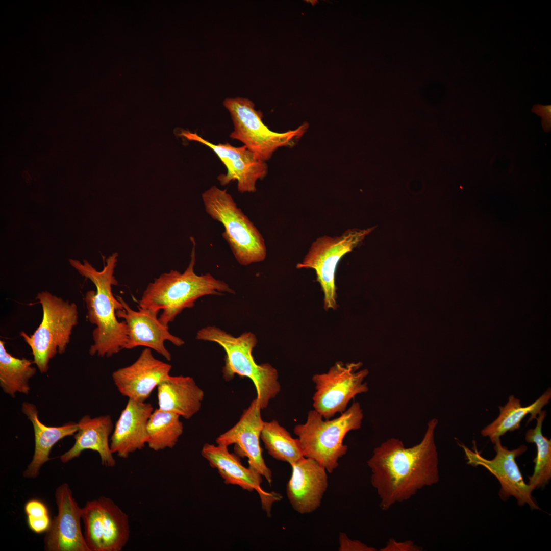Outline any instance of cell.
<instances>
[{
	"mask_svg": "<svg viewBox=\"0 0 551 551\" xmlns=\"http://www.w3.org/2000/svg\"><path fill=\"white\" fill-rule=\"evenodd\" d=\"M118 254L115 252L104 260L103 268L96 270L88 261L83 263L69 259L71 266L83 277L90 280L96 291L89 290L85 295L88 321L96 325L92 332L93 343L89 353L93 356L110 357L124 349L128 330L124 320H117L116 311L122 309L119 300L114 296L112 286L117 285L114 275Z\"/></svg>",
	"mask_w": 551,
	"mask_h": 551,
	"instance_id": "cell-2",
	"label": "cell"
},
{
	"mask_svg": "<svg viewBox=\"0 0 551 551\" xmlns=\"http://www.w3.org/2000/svg\"><path fill=\"white\" fill-rule=\"evenodd\" d=\"M458 444L464 452L467 464L473 467L482 466L497 479L500 486L498 495L503 500L512 496L519 506L527 505L531 510H541L532 495L533 490L525 482L516 461V458L527 450L525 445L509 449L502 444L500 438H498L493 443L494 457L487 459L478 450L475 442L471 449L460 442Z\"/></svg>",
	"mask_w": 551,
	"mask_h": 551,
	"instance_id": "cell-11",
	"label": "cell"
},
{
	"mask_svg": "<svg viewBox=\"0 0 551 551\" xmlns=\"http://www.w3.org/2000/svg\"><path fill=\"white\" fill-rule=\"evenodd\" d=\"M546 416V411L542 410L536 419L535 427L529 429L525 434V441L535 444L536 447L533 472L528 477L527 483L533 491L544 487L551 479V440L544 436L542 431Z\"/></svg>",
	"mask_w": 551,
	"mask_h": 551,
	"instance_id": "cell-28",
	"label": "cell"
},
{
	"mask_svg": "<svg viewBox=\"0 0 551 551\" xmlns=\"http://www.w3.org/2000/svg\"><path fill=\"white\" fill-rule=\"evenodd\" d=\"M36 299L42 308L41 322L31 335H20L30 346L33 362L41 373L47 372L49 362L57 353L63 354L70 342L74 327L78 323L76 304L43 291Z\"/></svg>",
	"mask_w": 551,
	"mask_h": 551,
	"instance_id": "cell-7",
	"label": "cell"
},
{
	"mask_svg": "<svg viewBox=\"0 0 551 551\" xmlns=\"http://www.w3.org/2000/svg\"><path fill=\"white\" fill-rule=\"evenodd\" d=\"M292 473L286 488L292 508L306 514L318 509L328 487L325 468L316 460L303 458L291 465Z\"/></svg>",
	"mask_w": 551,
	"mask_h": 551,
	"instance_id": "cell-17",
	"label": "cell"
},
{
	"mask_svg": "<svg viewBox=\"0 0 551 551\" xmlns=\"http://www.w3.org/2000/svg\"><path fill=\"white\" fill-rule=\"evenodd\" d=\"M196 338L215 342L223 348L226 353L223 378L229 381L237 374L249 378L262 410L280 392L277 370L269 363L258 364L254 360L252 352L257 339L253 333L246 332L235 337L215 326H207L197 332Z\"/></svg>",
	"mask_w": 551,
	"mask_h": 551,
	"instance_id": "cell-4",
	"label": "cell"
},
{
	"mask_svg": "<svg viewBox=\"0 0 551 551\" xmlns=\"http://www.w3.org/2000/svg\"><path fill=\"white\" fill-rule=\"evenodd\" d=\"M339 551H376L374 547L368 546L359 540H352L343 532L339 534Z\"/></svg>",
	"mask_w": 551,
	"mask_h": 551,
	"instance_id": "cell-30",
	"label": "cell"
},
{
	"mask_svg": "<svg viewBox=\"0 0 551 551\" xmlns=\"http://www.w3.org/2000/svg\"><path fill=\"white\" fill-rule=\"evenodd\" d=\"M268 453L290 465L304 458L298 438H293L276 420L264 421L260 434Z\"/></svg>",
	"mask_w": 551,
	"mask_h": 551,
	"instance_id": "cell-27",
	"label": "cell"
},
{
	"mask_svg": "<svg viewBox=\"0 0 551 551\" xmlns=\"http://www.w3.org/2000/svg\"><path fill=\"white\" fill-rule=\"evenodd\" d=\"M421 548L412 541H397L394 539H390L381 551H419Z\"/></svg>",
	"mask_w": 551,
	"mask_h": 551,
	"instance_id": "cell-31",
	"label": "cell"
},
{
	"mask_svg": "<svg viewBox=\"0 0 551 551\" xmlns=\"http://www.w3.org/2000/svg\"><path fill=\"white\" fill-rule=\"evenodd\" d=\"M372 230V228L352 229L338 236L319 237L312 243L303 261L297 264V268H311L315 271L323 293L325 310H335L338 307L335 274L339 262Z\"/></svg>",
	"mask_w": 551,
	"mask_h": 551,
	"instance_id": "cell-10",
	"label": "cell"
},
{
	"mask_svg": "<svg viewBox=\"0 0 551 551\" xmlns=\"http://www.w3.org/2000/svg\"><path fill=\"white\" fill-rule=\"evenodd\" d=\"M257 398L244 410L239 421L232 428L220 435L217 444L228 447L235 444L236 455L248 459V467L265 478L269 484L272 481L271 470L265 464L260 445L264 421Z\"/></svg>",
	"mask_w": 551,
	"mask_h": 551,
	"instance_id": "cell-14",
	"label": "cell"
},
{
	"mask_svg": "<svg viewBox=\"0 0 551 551\" xmlns=\"http://www.w3.org/2000/svg\"><path fill=\"white\" fill-rule=\"evenodd\" d=\"M78 430L74 434L73 445L59 457L66 463L79 457L82 452L90 449L98 453L102 464L107 467H113L115 460L110 448L109 437L113 429L110 415L91 417L86 415L78 422Z\"/></svg>",
	"mask_w": 551,
	"mask_h": 551,
	"instance_id": "cell-20",
	"label": "cell"
},
{
	"mask_svg": "<svg viewBox=\"0 0 551 551\" xmlns=\"http://www.w3.org/2000/svg\"><path fill=\"white\" fill-rule=\"evenodd\" d=\"M363 412L354 402L340 415L324 419L315 410H310L305 423L296 425L293 432L299 440L304 457L316 460L331 473L339 466V460L348 450L343 443L347 434L361 428Z\"/></svg>",
	"mask_w": 551,
	"mask_h": 551,
	"instance_id": "cell-5",
	"label": "cell"
},
{
	"mask_svg": "<svg viewBox=\"0 0 551 551\" xmlns=\"http://www.w3.org/2000/svg\"><path fill=\"white\" fill-rule=\"evenodd\" d=\"M170 364L156 359L146 348L132 364L114 371L112 378L123 396L145 402L153 390L169 374Z\"/></svg>",
	"mask_w": 551,
	"mask_h": 551,
	"instance_id": "cell-16",
	"label": "cell"
},
{
	"mask_svg": "<svg viewBox=\"0 0 551 551\" xmlns=\"http://www.w3.org/2000/svg\"><path fill=\"white\" fill-rule=\"evenodd\" d=\"M157 397L159 409L189 419L199 411L204 392L191 377L169 375L157 386Z\"/></svg>",
	"mask_w": 551,
	"mask_h": 551,
	"instance_id": "cell-21",
	"label": "cell"
},
{
	"mask_svg": "<svg viewBox=\"0 0 551 551\" xmlns=\"http://www.w3.org/2000/svg\"><path fill=\"white\" fill-rule=\"evenodd\" d=\"M117 298L122 304L123 309L116 310V316L124 319L128 330V341L124 349L145 346L170 361L171 355L166 348L164 342L167 340L177 346H181L184 341L171 334L168 331V327L160 322L157 317L159 312L139 307L138 311H135L122 297L118 296Z\"/></svg>",
	"mask_w": 551,
	"mask_h": 551,
	"instance_id": "cell-15",
	"label": "cell"
},
{
	"mask_svg": "<svg viewBox=\"0 0 551 551\" xmlns=\"http://www.w3.org/2000/svg\"><path fill=\"white\" fill-rule=\"evenodd\" d=\"M551 398V389L548 388L538 398L531 404L523 407L519 399L513 395L509 396L504 406L498 407L499 413L491 423L484 427L481 434L488 437L493 444L498 438L508 432L518 429L523 419L530 414L527 423L536 419L542 408Z\"/></svg>",
	"mask_w": 551,
	"mask_h": 551,
	"instance_id": "cell-23",
	"label": "cell"
},
{
	"mask_svg": "<svg viewBox=\"0 0 551 551\" xmlns=\"http://www.w3.org/2000/svg\"><path fill=\"white\" fill-rule=\"evenodd\" d=\"M33 363L31 360L13 356L7 352L5 342L0 341V386L4 393L13 398L17 393H29V380L36 373Z\"/></svg>",
	"mask_w": 551,
	"mask_h": 551,
	"instance_id": "cell-24",
	"label": "cell"
},
{
	"mask_svg": "<svg viewBox=\"0 0 551 551\" xmlns=\"http://www.w3.org/2000/svg\"><path fill=\"white\" fill-rule=\"evenodd\" d=\"M201 455L211 467L217 470L225 484L238 485L249 492L256 491L260 497L262 509L268 516L270 515L272 504L280 500L281 496L262 489L260 474L244 467L238 456L230 453L227 446L207 443L202 447Z\"/></svg>",
	"mask_w": 551,
	"mask_h": 551,
	"instance_id": "cell-18",
	"label": "cell"
},
{
	"mask_svg": "<svg viewBox=\"0 0 551 551\" xmlns=\"http://www.w3.org/2000/svg\"><path fill=\"white\" fill-rule=\"evenodd\" d=\"M202 196L206 212L223 226L222 236L237 262L246 266L264 261L267 254L264 239L226 189L213 186Z\"/></svg>",
	"mask_w": 551,
	"mask_h": 551,
	"instance_id": "cell-6",
	"label": "cell"
},
{
	"mask_svg": "<svg viewBox=\"0 0 551 551\" xmlns=\"http://www.w3.org/2000/svg\"><path fill=\"white\" fill-rule=\"evenodd\" d=\"M438 422L436 418L431 419L422 440L412 447H406L399 439L391 438L373 449L367 464L382 510L407 500L423 488L438 482V454L435 441Z\"/></svg>",
	"mask_w": 551,
	"mask_h": 551,
	"instance_id": "cell-1",
	"label": "cell"
},
{
	"mask_svg": "<svg viewBox=\"0 0 551 551\" xmlns=\"http://www.w3.org/2000/svg\"><path fill=\"white\" fill-rule=\"evenodd\" d=\"M82 509L86 544L90 551H102L103 514L98 498L87 501Z\"/></svg>",
	"mask_w": 551,
	"mask_h": 551,
	"instance_id": "cell-29",
	"label": "cell"
},
{
	"mask_svg": "<svg viewBox=\"0 0 551 551\" xmlns=\"http://www.w3.org/2000/svg\"><path fill=\"white\" fill-rule=\"evenodd\" d=\"M180 417L159 408L154 410L147 424V444L149 448L158 452L176 446L184 429Z\"/></svg>",
	"mask_w": 551,
	"mask_h": 551,
	"instance_id": "cell-26",
	"label": "cell"
},
{
	"mask_svg": "<svg viewBox=\"0 0 551 551\" xmlns=\"http://www.w3.org/2000/svg\"><path fill=\"white\" fill-rule=\"evenodd\" d=\"M190 239L193 247L190 262L185 271L181 273L172 269L161 274L147 285L139 301L138 307L141 308L157 312L162 309L158 319L166 327L184 309L192 308L202 296L220 295L223 292L235 293L228 284L210 273L198 275L195 272L196 243L193 237Z\"/></svg>",
	"mask_w": 551,
	"mask_h": 551,
	"instance_id": "cell-3",
	"label": "cell"
},
{
	"mask_svg": "<svg viewBox=\"0 0 551 551\" xmlns=\"http://www.w3.org/2000/svg\"><path fill=\"white\" fill-rule=\"evenodd\" d=\"M224 106L229 111L234 124L230 137L238 140L259 160H269L279 148L294 144L307 130L303 124L283 133L271 131L263 122L261 112L255 108L251 100L240 97L228 98Z\"/></svg>",
	"mask_w": 551,
	"mask_h": 551,
	"instance_id": "cell-8",
	"label": "cell"
},
{
	"mask_svg": "<svg viewBox=\"0 0 551 551\" xmlns=\"http://www.w3.org/2000/svg\"><path fill=\"white\" fill-rule=\"evenodd\" d=\"M361 366L360 362L337 361L327 372L312 377L315 385L313 407L324 419L344 412L356 395L368 391L367 384L364 382L368 371L366 369L359 370Z\"/></svg>",
	"mask_w": 551,
	"mask_h": 551,
	"instance_id": "cell-9",
	"label": "cell"
},
{
	"mask_svg": "<svg viewBox=\"0 0 551 551\" xmlns=\"http://www.w3.org/2000/svg\"><path fill=\"white\" fill-rule=\"evenodd\" d=\"M98 499L103 514L102 551H120L130 538L129 516L111 498L103 496Z\"/></svg>",
	"mask_w": 551,
	"mask_h": 551,
	"instance_id": "cell-25",
	"label": "cell"
},
{
	"mask_svg": "<svg viewBox=\"0 0 551 551\" xmlns=\"http://www.w3.org/2000/svg\"><path fill=\"white\" fill-rule=\"evenodd\" d=\"M150 403L129 398L116 421L110 443L113 454L126 459L147 444V424L154 411Z\"/></svg>",
	"mask_w": 551,
	"mask_h": 551,
	"instance_id": "cell-19",
	"label": "cell"
},
{
	"mask_svg": "<svg viewBox=\"0 0 551 551\" xmlns=\"http://www.w3.org/2000/svg\"><path fill=\"white\" fill-rule=\"evenodd\" d=\"M21 411L32 424L35 439L33 458L22 475L27 478L34 479L39 475L42 466L51 459L49 455L53 446L63 438L75 434L78 430V424L69 422L58 427L45 425L39 420L36 406L29 402H23Z\"/></svg>",
	"mask_w": 551,
	"mask_h": 551,
	"instance_id": "cell-22",
	"label": "cell"
},
{
	"mask_svg": "<svg viewBox=\"0 0 551 551\" xmlns=\"http://www.w3.org/2000/svg\"><path fill=\"white\" fill-rule=\"evenodd\" d=\"M57 515L52 521L44 539L47 551H90L81 527L82 509L73 497L67 483L60 485L55 493Z\"/></svg>",
	"mask_w": 551,
	"mask_h": 551,
	"instance_id": "cell-12",
	"label": "cell"
},
{
	"mask_svg": "<svg viewBox=\"0 0 551 551\" xmlns=\"http://www.w3.org/2000/svg\"><path fill=\"white\" fill-rule=\"evenodd\" d=\"M180 135L206 145L218 156L227 169L226 174L217 178L221 185L237 181L239 192H255L257 181L267 174L265 162L257 158L245 145L234 147L228 143L215 144L188 131H183Z\"/></svg>",
	"mask_w": 551,
	"mask_h": 551,
	"instance_id": "cell-13",
	"label": "cell"
},
{
	"mask_svg": "<svg viewBox=\"0 0 551 551\" xmlns=\"http://www.w3.org/2000/svg\"><path fill=\"white\" fill-rule=\"evenodd\" d=\"M24 511L27 516L43 517L48 515V510L41 501L31 499L25 505Z\"/></svg>",
	"mask_w": 551,
	"mask_h": 551,
	"instance_id": "cell-32",
	"label": "cell"
},
{
	"mask_svg": "<svg viewBox=\"0 0 551 551\" xmlns=\"http://www.w3.org/2000/svg\"><path fill=\"white\" fill-rule=\"evenodd\" d=\"M27 520L30 529L36 533L46 532L51 523L49 515L36 517L27 516Z\"/></svg>",
	"mask_w": 551,
	"mask_h": 551,
	"instance_id": "cell-33",
	"label": "cell"
}]
</instances>
